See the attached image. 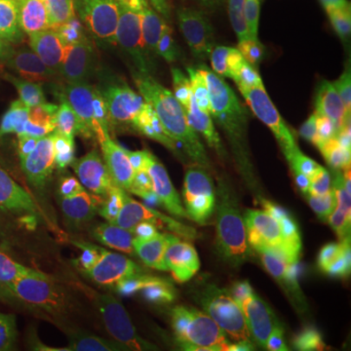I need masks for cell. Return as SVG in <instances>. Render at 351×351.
Here are the masks:
<instances>
[{
	"mask_svg": "<svg viewBox=\"0 0 351 351\" xmlns=\"http://www.w3.org/2000/svg\"><path fill=\"white\" fill-rule=\"evenodd\" d=\"M149 20L176 69L203 94L232 86L234 0H147Z\"/></svg>",
	"mask_w": 351,
	"mask_h": 351,
	"instance_id": "obj_1",
	"label": "cell"
},
{
	"mask_svg": "<svg viewBox=\"0 0 351 351\" xmlns=\"http://www.w3.org/2000/svg\"><path fill=\"white\" fill-rule=\"evenodd\" d=\"M234 8L239 27L232 57V86L262 115L279 147L299 149L301 108L289 88L276 24L256 12L246 0H234Z\"/></svg>",
	"mask_w": 351,
	"mask_h": 351,
	"instance_id": "obj_2",
	"label": "cell"
},
{
	"mask_svg": "<svg viewBox=\"0 0 351 351\" xmlns=\"http://www.w3.org/2000/svg\"><path fill=\"white\" fill-rule=\"evenodd\" d=\"M197 180L211 201L221 248H263L291 209L279 186L240 160L217 164Z\"/></svg>",
	"mask_w": 351,
	"mask_h": 351,
	"instance_id": "obj_3",
	"label": "cell"
},
{
	"mask_svg": "<svg viewBox=\"0 0 351 351\" xmlns=\"http://www.w3.org/2000/svg\"><path fill=\"white\" fill-rule=\"evenodd\" d=\"M277 186L291 205L299 207L338 274L351 285V195L348 188L299 149L271 147L267 151Z\"/></svg>",
	"mask_w": 351,
	"mask_h": 351,
	"instance_id": "obj_4",
	"label": "cell"
},
{
	"mask_svg": "<svg viewBox=\"0 0 351 351\" xmlns=\"http://www.w3.org/2000/svg\"><path fill=\"white\" fill-rule=\"evenodd\" d=\"M188 176L176 164L137 168L117 178L119 199L133 201L147 217L156 242L154 267L168 276L191 274L186 239V184Z\"/></svg>",
	"mask_w": 351,
	"mask_h": 351,
	"instance_id": "obj_5",
	"label": "cell"
},
{
	"mask_svg": "<svg viewBox=\"0 0 351 351\" xmlns=\"http://www.w3.org/2000/svg\"><path fill=\"white\" fill-rule=\"evenodd\" d=\"M191 137V104L178 80L156 88L129 90L119 149L137 168L176 164Z\"/></svg>",
	"mask_w": 351,
	"mask_h": 351,
	"instance_id": "obj_6",
	"label": "cell"
},
{
	"mask_svg": "<svg viewBox=\"0 0 351 351\" xmlns=\"http://www.w3.org/2000/svg\"><path fill=\"white\" fill-rule=\"evenodd\" d=\"M10 123L25 143L55 162L71 166L106 162L117 149L96 135L80 115L55 94L24 100Z\"/></svg>",
	"mask_w": 351,
	"mask_h": 351,
	"instance_id": "obj_7",
	"label": "cell"
},
{
	"mask_svg": "<svg viewBox=\"0 0 351 351\" xmlns=\"http://www.w3.org/2000/svg\"><path fill=\"white\" fill-rule=\"evenodd\" d=\"M63 100L96 135L119 149L129 106V88L106 57H94L57 71Z\"/></svg>",
	"mask_w": 351,
	"mask_h": 351,
	"instance_id": "obj_8",
	"label": "cell"
},
{
	"mask_svg": "<svg viewBox=\"0 0 351 351\" xmlns=\"http://www.w3.org/2000/svg\"><path fill=\"white\" fill-rule=\"evenodd\" d=\"M41 328L51 351H101L110 334L106 265L78 277L71 297Z\"/></svg>",
	"mask_w": 351,
	"mask_h": 351,
	"instance_id": "obj_9",
	"label": "cell"
},
{
	"mask_svg": "<svg viewBox=\"0 0 351 351\" xmlns=\"http://www.w3.org/2000/svg\"><path fill=\"white\" fill-rule=\"evenodd\" d=\"M43 61L53 69L100 57L86 0H29Z\"/></svg>",
	"mask_w": 351,
	"mask_h": 351,
	"instance_id": "obj_10",
	"label": "cell"
},
{
	"mask_svg": "<svg viewBox=\"0 0 351 351\" xmlns=\"http://www.w3.org/2000/svg\"><path fill=\"white\" fill-rule=\"evenodd\" d=\"M263 250L291 274L324 287L339 301H351L350 283L339 276L313 225L299 207L291 205L285 219L267 239Z\"/></svg>",
	"mask_w": 351,
	"mask_h": 351,
	"instance_id": "obj_11",
	"label": "cell"
},
{
	"mask_svg": "<svg viewBox=\"0 0 351 351\" xmlns=\"http://www.w3.org/2000/svg\"><path fill=\"white\" fill-rule=\"evenodd\" d=\"M209 322L221 351H267L269 341L254 313L252 299L226 283L221 274L199 283Z\"/></svg>",
	"mask_w": 351,
	"mask_h": 351,
	"instance_id": "obj_12",
	"label": "cell"
},
{
	"mask_svg": "<svg viewBox=\"0 0 351 351\" xmlns=\"http://www.w3.org/2000/svg\"><path fill=\"white\" fill-rule=\"evenodd\" d=\"M0 76L16 86H38L47 76L29 0H0Z\"/></svg>",
	"mask_w": 351,
	"mask_h": 351,
	"instance_id": "obj_13",
	"label": "cell"
},
{
	"mask_svg": "<svg viewBox=\"0 0 351 351\" xmlns=\"http://www.w3.org/2000/svg\"><path fill=\"white\" fill-rule=\"evenodd\" d=\"M59 215L39 199L27 201L0 244V276L12 267L32 265L36 271L47 265L49 250L57 239Z\"/></svg>",
	"mask_w": 351,
	"mask_h": 351,
	"instance_id": "obj_14",
	"label": "cell"
},
{
	"mask_svg": "<svg viewBox=\"0 0 351 351\" xmlns=\"http://www.w3.org/2000/svg\"><path fill=\"white\" fill-rule=\"evenodd\" d=\"M8 154L34 178L39 191L38 199L55 215L71 213L92 203L86 176L78 166L55 162L18 147H12Z\"/></svg>",
	"mask_w": 351,
	"mask_h": 351,
	"instance_id": "obj_15",
	"label": "cell"
},
{
	"mask_svg": "<svg viewBox=\"0 0 351 351\" xmlns=\"http://www.w3.org/2000/svg\"><path fill=\"white\" fill-rule=\"evenodd\" d=\"M186 239L191 276L197 285L219 274V228L211 201L195 176L186 184Z\"/></svg>",
	"mask_w": 351,
	"mask_h": 351,
	"instance_id": "obj_16",
	"label": "cell"
},
{
	"mask_svg": "<svg viewBox=\"0 0 351 351\" xmlns=\"http://www.w3.org/2000/svg\"><path fill=\"white\" fill-rule=\"evenodd\" d=\"M100 57L112 59L151 32L147 0H86Z\"/></svg>",
	"mask_w": 351,
	"mask_h": 351,
	"instance_id": "obj_17",
	"label": "cell"
},
{
	"mask_svg": "<svg viewBox=\"0 0 351 351\" xmlns=\"http://www.w3.org/2000/svg\"><path fill=\"white\" fill-rule=\"evenodd\" d=\"M145 334L154 351H221L213 330L191 299L147 322Z\"/></svg>",
	"mask_w": 351,
	"mask_h": 351,
	"instance_id": "obj_18",
	"label": "cell"
},
{
	"mask_svg": "<svg viewBox=\"0 0 351 351\" xmlns=\"http://www.w3.org/2000/svg\"><path fill=\"white\" fill-rule=\"evenodd\" d=\"M108 274V318L110 330L119 338H129L147 326L149 318V277L127 271L115 263H106Z\"/></svg>",
	"mask_w": 351,
	"mask_h": 351,
	"instance_id": "obj_19",
	"label": "cell"
},
{
	"mask_svg": "<svg viewBox=\"0 0 351 351\" xmlns=\"http://www.w3.org/2000/svg\"><path fill=\"white\" fill-rule=\"evenodd\" d=\"M110 246V262L137 276L149 277L154 267L156 242L147 217L133 201L121 199V209L113 219Z\"/></svg>",
	"mask_w": 351,
	"mask_h": 351,
	"instance_id": "obj_20",
	"label": "cell"
},
{
	"mask_svg": "<svg viewBox=\"0 0 351 351\" xmlns=\"http://www.w3.org/2000/svg\"><path fill=\"white\" fill-rule=\"evenodd\" d=\"M129 90L156 88L178 82L176 64L168 49L152 32L110 59Z\"/></svg>",
	"mask_w": 351,
	"mask_h": 351,
	"instance_id": "obj_21",
	"label": "cell"
},
{
	"mask_svg": "<svg viewBox=\"0 0 351 351\" xmlns=\"http://www.w3.org/2000/svg\"><path fill=\"white\" fill-rule=\"evenodd\" d=\"M113 219V209L92 203L71 213L59 215L57 240L71 250L96 258L104 265L110 262L112 256L110 237Z\"/></svg>",
	"mask_w": 351,
	"mask_h": 351,
	"instance_id": "obj_22",
	"label": "cell"
},
{
	"mask_svg": "<svg viewBox=\"0 0 351 351\" xmlns=\"http://www.w3.org/2000/svg\"><path fill=\"white\" fill-rule=\"evenodd\" d=\"M314 110L336 125L351 123V82L346 75V61L328 45L324 63L314 86Z\"/></svg>",
	"mask_w": 351,
	"mask_h": 351,
	"instance_id": "obj_23",
	"label": "cell"
},
{
	"mask_svg": "<svg viewBox=\"0 0 351 351\" xmlns=\"http://www.w3.org/2000/svg\"><path fill=\"white\" fill-rule=\"evenodd\" d=\"M252 306L269 343L293 338L295 320H297L301 304L293 301H252Z\"/></svg>",
	"mask_w": 351,
	"mask_h": 351,
	"instance_id": "obj_24",
	"label": "cell"
},
{
	"mask_svg": "<svg viewBox=\"0 0 351 351\" xmlns=\"http://www.w3.org/2000/svg\"><path fill=\"white\" fill-rule=\"evenodd\" d=\"M36 277H38V314L39 320L43 322L71 297L78 277L53 271V269H38Z\"/></svg>",
	"mask_w": 351,
	"mask_h": 351,
	"instance_id": "obj_25",
	"label": "cell"
},
{
	"mask_svg": "<svg viewBox=\"0 0 351 351\" xmlns=\"http://www.w3.org/2000/svg\"><path fill=\"white\" fill-rule=\"evenodd\" d=\"M293 339L299 351H338L326 328L302 306L299 308L297 320H295Z\"/></svg>",
	"mask_w": 351,
	"mask_h": 351,
	"instance_id": "obj_26",
	"label": "cell"
},
{
	"mask_svg": "<svg viewBox=\"0 0 351 351\" xmlns=\"http://www.w3.org/2000/svg\"><path fill=\"white\" fill-rule=\"evenodd\" d=\"M314 25L322 27L330 38L339 36V16L334 0H295Z\"/></svg>",
	"mask_w": 351,
	"mask_h": 351,
	"instance_id": "obj_27",
	"label": "cell"
},
{
	"mask_svg": "<svg viewBox=\"0 0 351 351\" xmlns=\"http://www.w3.org/2000/svg\"><path fill=\"white\" fill-rule=\"evenodd\" d=\"M24 100L20 88L0 76V121H12L14 113L20 110Z\"/></svg>",
	"mask_w": 351,
	"mask_h": 351,
	"instance_id": "obj_28",
	"label": "cell"
},
{
	"mask_svg": "<svg viewBox=\"0 0 351 351\" xmlns=\"http://www.w3.org/2000/svg\"><path fill=\"white\" fill-rule=\"evenodd\" d=\"M341 143H343V158H346V176H348V191H350L351 195V137L341 138Z\"/></svg>",
	"mask_w": 351,
	"mask_h": 351,
	"instance_id": "obj_29",
	"label": "cell"
},
{
	"mask_svg": "<svg viewBox=\"0 0 351 351\" xmlns=\"http://www.w3.org/2000/svg\"><path fill=\"white\" fill-rule=\"evenodd\" d=\"M267 351H299V348H297L295 339L289 338V339H281V341H274V343H269Z\"/></svg>",
	"mask_w": 351,
	"mask_h": 351,
	"instance_id": "obj_30",
	"label": "cell"
},
{
	"mask_svg": "<svg viewBox=\"0 0 351 351\" xmlns=\"http://www.w3.org/2000/svg\"><path fill=\"white\" fill-rule=\"evenodd\" d=\"M0 351H18V350L14 348L12 343L8 341V339L2 338V336H0Z\"/></svg>",
	"mask_w": 351,
	"mask_h": 351,
	"instance_id": "obj_31",
	"label": "cell"
}]
</instances>
